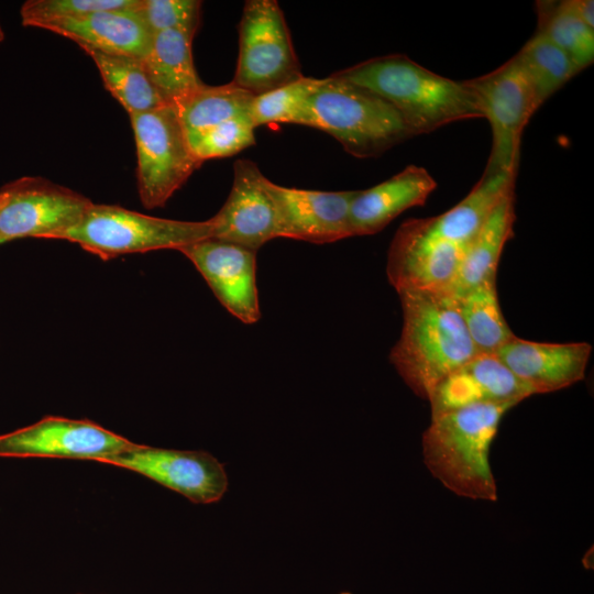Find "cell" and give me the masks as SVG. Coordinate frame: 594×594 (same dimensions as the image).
Wrapping results in <instances>:
<instances>
[{"instance_id":"6da1fadb","label":"cell","mask_w":594,"mask_h":594,"mask_svg":"<svg viewBox=\"0 0 594 594\" xmlns=\"http://www.w3.org/2000/svg\"><path fill=\"white\" fill-rule=\"evenodd\" d=\"M516 175L484 170L470 193L448 211L403 222L387 253L386 275L395 290L444 289L490 212L515 187Z\"/></svg>"},{"instance_id":"7a4b0ae2","label":"cell","mask_w":594,"mask_h":594,"mask_svg":"<svg viewBox=\"0 0 594 594\" xmlns=\"http://www.w3.org/2000/svg\"><path fill=\"white\" fill-rule=\"evenodd\" d=\"M403 327L389 361L407 386L429 399L449 374L479 354L455 299L439 289L398 293Z\"/></svg>"},{"instance_id":"3957f363","label":"cell","mask_w":594,"mask_h":594,"mask_svg":"<svg viewBox=\"0 0 594 594\" xmlns=\"http://www.w3.org/2000/svg\"><path fill=\"white\" fill-rule=\"evenodd\" d=\"M332 75L384 99L415 136L483 118L464 81L436 74L403 54L374 57Z\"/></svg>"},{"instance_id":"277c9868","label":"cell","mask_w":594,"mask_h":594,"mask_svg":"<svg viewBox=\"0 0 594 594\" xmlns=\"http://www.w3.org/2000/svg\"><path fill=\"white\" fill-rule=\"evenodd\" d=\"M515 406L480 404L431 417L421 440L431 475L458 496L497 501L490 450L503 417Z\"/></svg>"},{"instance_id":"5b68a950","label":"cell","mask_w":594,"mask_h":594,"mask_svg":"<svg viewBox=\"0 0 594 594\" xmlns=\"http://www.w3.org/2000/svg\"><path fill=\"white\" fill-rule=\"evenodd\" d=\"M311 106L316 129L333 136L355 157L378 156L415 136L388 102L333 75L321 79Z\"/></svg>"},{"instance_id":"8992f818","label":"cell","mask_w":594,"mask_h":594,"mask_svg":"<svg viewBox=\"0 0 594 594\" xmlns=\"http://www.w3.org/2000/svg\"><path fill=\"white\" fill-rule=\"evenodd\" d=\"M211 220L179 221L156 218L120 206L91 204L81 221L58 240L79 244L103 260L155 250H179L210 239Z\"/></svg>"},{"instance_id":"52a82bcc","label":"cell","mask_w":594,"mask_h":594,"mask_svg":"<svg viewBox=\"0 0 594 594\" xmlns=\"http://www.w3.org/2000/svg\"><path fill=\"white\" fill-rule=\"evenodd\" d=\"M129 116L141 202L147 209L163 207L202 163L190 150L174 105Z\"/></svg>"},{"instance_id":"ba28073f","label":"cell","mask_w":594,"mask_h":594,"mask_svg":"<svg viewBox=\"0 0 594 594\" xmlns=\"http://www.w3.org/2000/svg\"><path fill=\"white\" fill-rule=\"evenodd\" d=\"M302 76L278 2L245 1L239 24V57L232 81L257 96Z\"/></svg>"},{"instance_id":"9c48e42d","label":"cell","mask_w":594,"mask_h":594,"mask_svg":"<svg viewBox=\"0 0 594 594\" xmlns=\"http://www.w3.org/2000/svg\"><path fill=\"white\" fill-rule=\"evenodd\" d=\"M464 82L492 130L484 170L517 173L522 131L539 109L528 78L512 57L493 72Z\"/></svg>"},{"instance_id":"30bf717a","label":"cell","mask_w":594,"mask_h":594,"mask_svg":"<svg viewBox=\"0 0 594 594\" xmlns=\"http://www.w3.org/2000/svg\"><path fill=\"white\" fill-rule=\"evenodd\" d=\"M92 204L42 177H22L0 188V244L21 238L59 239Z\"/></svg>"},{"instance_id":"8fae6325","label":"cell","mask_w":594,"mask_h":594,"mask_svg":"<svg viewBox=\"0 0 594 594\" xmlns=\"http://www.w3.org/2000/svg\"><path fill=\"white\" fill-rule=\"evenodd\" d=\"M138 443L87 419L46 416L28 427L0 435V457L62 458L99 461Z\"/></svg>"},{"instance_id":"7c38bea8","label":"cell","mask_w":594,"mask_h":594,"mask_svg":"<svg viewBox=\"0 0 594 594\" xmlns=\"http://www.w3.org/2000/svg\"><path fill=\"white\" fill-rule=\"evenodd\" d=\"M98 462L120 466L174 491L196 504L219 502L228 490L223 464L204 451L139 444Z\"/></svg>"},{"instance_id":"4fadbf2b","label":"cell","mask_w":594,"mask_h":594,"mask_svg":"<svg viewBox=\"0 0 594 594\" xmlns=\"http://www.w3.org/2000/svg\"><path fill=\"white\" fill-rule=\"evenodd\" d=\"M178 251L195 265L216 298L233 317L246 324L260 320L257 251L212 238Z\"/></svg>"},{"instance_id":"5bb4252c","label":"cell","mask_w":594,"mask_h":594,"mask_svg":"<svg viewBox=\"0 0 594 594\" xmlns=\"http://www.w3.org/2000/svg\"><path fill=\"white\" fill-rule=\"evenodd\" d=\"M264 185L275 206L278 238L324 244L353 237L350 206L358 190L290 188L266 177Z\"/></svg>"},{"instance_id":"9a60e30c","label":"cell","mask_w":594,"mask_h":594,"mask_svg":"<svg viewBox=\"0 0 594 594\" xmlns=\"http://www.w3.org/2000/svg\"><path fill=\"white\" fill-rule=\"evenodd\" d=\"M265 176L250 160L233 165V183L221 209L210 218L212 239L257 251L278 238L274 202L264 185Z\"/></svg>"},{"instance_id":"2e32d148","label":"cell","mask_w":594,"mask_h":594,"mask_svg":"<svg viewBox=\"0 0 594 594\" xmlns=\"http://www.w3.org/2000/svg\"><path fill=\"white\" fill-rule=\"evenodd\" d=\"M591 353L587 342L547 343L514 336L494 354L534 394H544L582 381Z\"/></svg>"},{"instance_id":"e0dca14e","label":"cell","mask_w":594,"mask_h":594,"mask_svg":"<svg viewBox=\"0 0 594 594\" xmlns=\"http://www.w3.org/2000/svg\"><path fill=\"white\" fill-rule=\"evenodd\" d=\"M535 395L495 354H477L444 377L428 402L431 417L480 404H514Z\"/></svg>"},{"instance_id":"ac0fdd59","label":"cell","mask_w":594,"mask_h":594,"mask_svg":"<svg viewBox=\"0 0 594 594\" xmlns=\"http://www.w3.org/2000/svg\"><path fill=\"white\" fill-rule=\"evenodd\" d=\"M436 187L426 168L409 165L374 187L358 190L350 206L352 235L382 231L404 211L424 205Z\"/></svg>"},{"instance_id":"d6986e66","label":"cell","mask_w":594,"mask_h":594,"mask_svg":"<svg viewBox=\"0 0 594 594\" xmlns=\"http://www.w3.org/2000/svg\"><path fill=\"white\" fill-rule=\"evenodd\" d=\"M132 7L52 21L40 28L69 38L81 48L142 59L150 48L152 34Z\"/></svg>"},{"instance_id":"ffe728a7","label":"cell","mask_w":594,"mask_h":594,"mask_svg":"<svg viewBox=\"0 0 594 594\" xmlns=\"http://www.w3.org/2000/svg\"><path fill=\"white\" fill-rule=\"evenodd\" d=\"M515 220L514 187L490 212L470 243L454 278L442 290L458 298L483 282L496 278L504 246L514 233Z\"/></svg>"},{"instance_id":"44dd1931","label":"cell","mask_w":594,"mask_h":594,"mask_svg":"<svg viewBox=\"0 0 594 594\" xmlns=\"http://www.w3.org/2000/svg\"><path fill=\"white\" fill-rule=\"evenodd\" d=\"M194 34L167 30L152 35L142 58L145 70L164 100L176 105L201 84L193 59Z\"/></svg>"},{"instance_id":"7402d4cb","label":"cell","mask_w":594,"mask_h":594,"mask_svg":"<svg viewBox=\"0 0 594 594\" xmlns=\"http://www.w3.org/2000/svg\"><path fill=\"white\" fill-rule=\"evenodd\" d=\"M95 62L107 90L129 114L169 105L150 79L142 59L82 48Z\"/></svg>"},{"instance_id":"603a6c76","label":"cell","mask_w":594,"mask_h":594,"mask_svg":"<svg viewBox=\"0 0 594 594\" xmlns=\"http://www.w3.org/2000/svg\"><path fill=\"white\" fill-rule=\"evenodd\" d=\"M454 299L479 354H494L515 336L498 301L496 278L487 279Z\"/></svg>"},{"instance_id":"cb8c5ba5","label":"cell","mask_w":594,"mask_h":594,"mask_svg":"<svg viewBox=\"0 0 594 594\" xmlns=\"http://www.w3.org/2000/svg\"><path fill=\"white\" fill-rule=\"evenodd\" d=\"M253 98V94L233 81L219 86L201 84L174 106L185 133H189L250 114Z\"/></svg>"},{"instance_id":"d4e9b609","label":"cell","mask_w":594,"mask_h":594,"mask_svg":"<svg viewBox=\"0 0 594 594\" xmlns=\"http://www.w3.org/2000/svg\"><path fill=\"white\" fill-rule=\"evenodd\" d=\"M514 57L528 78L539 107L581 72L561 48L537 32Z\"/></svg>"},{"instance_id":"484cf974","label":"cell","mask_w":594,"mask_h":594,"mask_svg":"<svg viewBox=\"0 0 594 594\" xmlns=\"http://www.w3.org/2000/svg\"><path fill=\"white\" fill-rule=\"evenodd\" d=\"M321 79L302 76L294 81L254 96L250 117L255 128L293 123L316 129L311 97Z\"/></svg>"},{"instance_id":"4316f807","label":"cell","mask_w":594,"mask_h":594,"mask_svg":"<svg viewBox=\"0 0 594 594\" xmlns=\"http://www.w3.org/2000/svg\"><path fill=\"white\" fill-rule=\"evenodd\" d=\"M537 33L561 48L580 68L594 61V29L587 26L571 10L568 1H538Z\"/></svg>"},{"instance_id":"83f0119b","label":"cell","mask_w":594,"mask_h":594,"mask_svg":"<svg viewBox=\"0 0 594 594\" xmlns=\"http://www.w3.org/2000/svg\"><path fill=\"white\" fill-rule=\"evenodd\" d=\"M255 129L250 114H243L186 133V136L193 154L204 163L210 158L232 156L255 144Z\"/></svg>"},{"instance_id":"f1b7e54d","label":"cell","mask_w":594,"mask_h":594,"mask_svg":"<svg viewBox=\"0 0 594 594\" xmlns=\"http://www.w3.org/2000/svg\"><path fill=\"white\" fill-rule=\"evenodd\" d=\"M201 1L197 0H136L132 11L153 35L167 30L197 32Z\"/></svg>"},{"instance_id":"f546056e","label":"cell","mask_w":594,"mask_h":594,"mask_svg":"<svg viewBox=\"0 0 594 594\" xmlns=\"http://www.w3.org/2000/svg\"><path fill=\"white\" fill-rule=\"evenodd\" d=\"M134 3L135 0H29L22 4L20 14L23 25L40 28L47 22L130 8Z\"/></svg>"},{"instance_id":"4dcf8cb0","label":"cell","mask_w":594,"mask_h":594,"mask_svg":"<svg viewBox=\"0 0 594 594\" xmlns=\"http://www.w3.org/2000/svg\"><path fill=\"white\" fill-rule=\"evenodd\" d=\"M571 10L587 26L594 29V1L593 0H566Z\"/></svg>"},{"instance_id":"1f68e13d","label":"cell","mask_w":594,"mask_h":594,"mask_svg":"<svg viewBox=\"0 0 594 594\" xmlns=\"http://www.w3.org/2000/svg\"><path fill=\"white\" fill-rule=\"evenodd\" d=\"M3 38H4V33H3V30H2V28L0 25V42H2Z\"/></svg>"},{"instance_id":"d6a6232c","label":"cell","mask_w":594,"mask_h":594,"mask_svg":"<svg viewBox=\"0 0 594 594\" xmlns=\"http://www.w3.org/2000/svg\"><path fill=\"white\" fill-rule=\"evenodd\" d=\"M341 594H350V593H341Z\"/></svg>"}]
</instances>
